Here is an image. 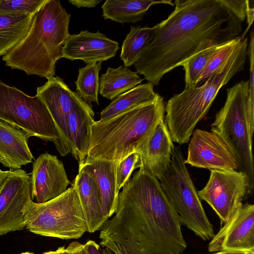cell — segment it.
<instances>
[{
  "mask_svg": "<svg viewBox=\"0 0 254 254\" xmlns=\"http://www.w3.org/2000/svg\"><path fill=\"white\" fill-rule=\"evenodd\" d=\"M115 213L99 235L100 245L114 254H183L187 247L159 181L140 169L123 186Z\"/></svg>",
  "mask_w": 254,
  "mask_h": 254,
  "instance_id": "obj_1",
  "label": "cell"
},
{
  "mask_svg": "<svg viewBox=\"0 0 254 254\" xmlns=\"http://www.w3.org/2000/svg\"><path fill=\"white\" fill-rule=\"evenodd\" d=\"M175 9L156 25L153 38L133 64L153 86L210 46L237 37L241 22L220 0H176Z\"/></svg>",
  "mask_w": 254,
  "mask_h": 254,
  "instance_id": "obj_2",
  "label": "cell"
},
{
  "mask_svg": "<svg viewBox=\"0 0 254 254\" xmlns=\"http://www.w3.org/2000/svg\"><path fill=\"white\" fill-rule=\"evenodd\" d=\"M70 17L59 0H47L26 36L3 56L5 65L28 75L47 79L54 76L56 64L63 58L64 44L70 35Z\"/></svg>",
  "mask_w": 254,
  "mask_h": 254,
  "instance_id": "obj_3",
  "label": "cell"
},
{
  "mask_svg": "<svg viewBox=\"0 0 254 254\" xmlns=\"http://www.w3.org/2000/svg\"><path fill=\"white\" fill-rule=\"evenodd\" d=\"M163 98L148 102L105 120L94 121L86 158L120 162L138 152L157 124L164 119Z\"/></svg>",
  "mask_w": 254,
  "mask_h": 254,
  "instance_id": "obj_4",
  "label": "cell"
},
{
  "mask_svg": "<svg viewBox=\"0 0 254 254\" xmlns=\"http://www.w3.org/2000/svg\"><path fill=\"white\" fill-rule=\"evenodd\" d=\"M248 38L242 39L226 63L202 85L185 88L167 102L164 121L173 141L188 143L196 125L207 114L220 89L243 70L248 55Z\"/></svg>",
  "mask_w": 254,
  "mask_h": 254,
  "instance_id": "obj_5",
  "label": "cell"
},
{
  "mask_svg": "<svg viewBox=\"0 0 254 254\" xmlns=\"http://www.w3.org/2000/svg\"><path fill=\"white\" fill-rule=\"evenodd\" d=\"M249 80H241L227 90L223 107L216 114L211 131L218 134L234 152L238 171L248 176L251 194L254 188L252 152L254 130V108L248 104Z\"/></svg>",
  "mask_w": 254,
  "mask_h": 254,
  "instance_id": "obj_6",
  "label": "cell"
},
{
  "mask_svg": "<svg viewBox=\"0 0 254 254\" xmlns=\"http://www.w3.org/2000/svg\"><path fill=\"white\" fill-rule=\"evenodd\" d=\"M24 216L26 228L39 235L76 239L87 232L82 207L72 186L59 196L44 203L31 199L25 206Z\"/></svg>",
  "mask_w": 254,
  "mask_h": 254,
  "instance_id": "obj_7",
  "label": "cell"
},
{
  "mask_svg": "<svg viewBox=\"0 0 254 254\" xmlns=\"http://www.w3.org/2000/svg\"><path fill=\"white\" fill-rule=\"evenodd\" d=\"M179 146H174L170 165L159 180L163 190L179 216L181 224L204 241L214 236Z\"/></svg>",
  "mask_w": 254,
  "mask_h": 254,
  "instance_id": "obj_8",
  "label": "cell"
},
{
  "mask_svg": "<svg viewBox=\"0 0 254 254\" xmlns=\"http://www.w3.org/2000/svg\"><path fill=\"white\" fill-rule=\"evenodd\" d=\"M0 120L30 137L53 142L61 155L60 137L47 108L36 96H30L0 81Z\"/></svg>",
  "mask_w": 254,
  "mask_h": 254,
  "instance_id": "obj_9",
  "label": "cell"
},
{
  "mask_svg": "<svg viewBox=\"0 0 254 254\" xmlns=\"http://www.w3.org/2000/svg\"><path fill=\"white\" fill-rule=\"evenodd\" d=\"M248 176L237 170H210L205 186L197 191L199 198L206 202L225 223L248 194Z\"/></svg>",
  "mask_w": 254,
  "mask_h": 254,
  "instance_id": "obj_10",
  "label": "cell"
},
{
  "mask_svg": "<svg viewBox=\"0 0 254 254\" xmlns=\"http://www.w3.org/2000/svg\"><path fill=\"white\" fill-rule=\"evenodd\" d=\"M186 164L210 170H238L236 156L217 133L196 129L190 140Z\"/></svg>",
  "mask_w": 254,
  "mask_h": 254,
  "instance_id": "obj_11",
  "label": "cell"
},
{
  "mask_svg": "<svg viewBox=\"0 0 254 254\" xmlns=\"http://www.w3.org/2000/svg\"><path fill=\"white\" fill-rule=\"evenodd\" d=\"M31 197V178L13 170L0 189V236L25 227L24 209Z\"/></svg>",
  "mask_w": 254,
  "mask_h": 254,
  "instance_id": "obj_12",
  "label": "cell"
},
{
  "mask_svg": "<svg viewBox=\"0 0 254 254\" xmlns=\"http://www.w3.org/2000/svg\"><path fill=\"white\" fill-rule=\"evenodd\" d=\"M209 252L254 250V205L240 203L208 244Z\"/></svg>",
  "mask_w": 254,
  "mask_h": 254,
  "instance_id": "obj_13",
  "label": "cell"
},
{
  "mask_svg": "<svg viewBox=\"0 0 254 254\" xmlns=\"http://www.w3.org/2000/svg\"><path fill=\"white\" fill-rule=\"evenodd\" d=\"M30 178L31 199L37 203L59 196L70 184L63 162L47 152L33 162Z\"/></svg>",
  "mask_w": 254,
  "mask_h": 254,
  "instance_id": "obj_14",
  "label": "cell"
},
{
  "mask_svg": "<svg viewBox=\"0 0 254 254\" xmlns=\"http://www.w3.org/2000/svg\"><path fill=\"white\" fill-rule=\"evenodd\" d=\"M36 95L44 104L52 118L60 137V155L65 156L70 153L66 134L67 118L72 106L80 97L58 76L48 79L43 85L38 87Z\"/></svg>",
  "mask_w": 254,
  "mask_h": 254,
  "instance_id": "obj_15",
  "label": "cell"
},
{
  "mask_svg": "<svg viewBox=\"0 0 254 254\" xmlns=\"http://www.w3.org/2000/svg\"><path fill=\"white\" fill-rule=\"evenodd\" d=\"M164 119L161 120L137 152L135 169H139L159 180L167 170L174 145Z\"/></svg>",
  "mask_w": 254,
  "mask_h": 254,
  "instance_id": "obj_16",
  "label": "cell"
},
{
  "mask_svg": "<svg viewBox=\"0 0 254 254\" xmlns=\"http://www.w3.org/2000/svg\"><path fill=\"white\" fill-rule=\"evenodd\" d=\"M119 49L118 42L99 31L92 33L84 30L69 35L63 47V58L82 60L87 64L102 63L115 57Z\"/></svg>",
  "mask_w": 254,
  "mask_h": 254,
  "instance_id": "obj_17",
  "label": "cell"
},
{
  "mask_svg": "<svg viewBox=\"0 0 254 254\" xmlns=\"http://www.w3.org/2000/svg\"><path fill=\"white\" fill-rule=\"evenodd\" d=\"M94 116L91 107L79 97L72 106L67 118L66 134L68 146L79 167L84 164L87 155Z\"/></svg>",
  "mask_w": 254,
  "mask_h": 254,
  "instance_id": "obj_18",
  "label": "cell"
},
{
  "mask_svg": "<svg viewBox=\"0 0 254 254\" xmlns=\"http://www.w3.org/2000/svg\"><path fill=\"white\" fill-rule=\"evenodd\" d=\"M119 162L86 158L84 164L94 177L99 197L102 221L104 223L116 210L119 190L116 182Z\"/></svg>",
  "mask_w": 254,
  "mask_h": 254,
  "instance_id": "obj_19",
  "label": "cell"
},
{
  "mask_svg": "<svg viewBox=\"0 0 254 254\" xmlns=\"http://www.w3.org/2000/svg\"><path fill=\"white\" fill-rule=\"evenodd\" d=\"M30 136L0 120V163L10 170L20 169L34 158L28 144Z\"/></svg>",
  "mask_w": 254,
  "mask_h": 254,
  "instance_id": "obj_20",
  "label": "cell"
},
{
  "mask_svg": "<svg viewBox=\"0 0 254 254\" xmlns=\"http://www.w3.org/2000/svg\"><path fill=\"white\" fill-rule=\"evenodd\" d=\"M78 195L87 225V232H95L104 225L99 194L93 175L83 164L71 185Z\"/></svg>",
  "mask_w": 254,
  "mask_h": 254,
  "instance_id": "obj_21",
  "label": "cell"
},
{
  "mask_svg": "<svg viewBox=\"0 0 254 254\" xmlns=\"http://www.w3.org/2000/svg\"><path fill=\"white\" fill-rule=\"evenodd\" d=\"M157 4L174 6L172 0H106L101 6L102 16L122 24H134L143 19L150 6Z\"/></svg>",
  "mask_w": 254,
  "mask_h": 254,
  "instance_id": "obj_22",
  "label": "cell"
},
{
  "mask_svg": "<svg viewBox=\"0 0 254 254\" xmlns=\"http://www.w3.org/2000/svg\"><path fill=\"white\" fill-rule=\"evenodd\" d=\"M35 14L0 13V57L6 55L24 38Z\"/></svg>",
  "mask_w": 254,
  "mask_h": 254,
  "instance_id": "obj_23",
  "label": "cell"
},
{
  "mask_svg": "<svg viewBox=\"0 0 254 254\" xmlns=\"http://www.w3.org/2000/svg\"><path fill=\"white\" fill-rule=\"evenodd\" d=\"M143 80L136 71L121 65L114 68L109 67L99 80V93L109 100H114L120 95L141 84Z\"/></svg>",
  "mask_w": 254,
  "mask_h": 254,
  "instance_id": "obj_24",
  "label": "cell"
},
{
  "mask_svg": "<svg viewBox=\"0 0 254 254\" xmlns=\"http://www.w3.org/2000/svg\"><path fill=\"white\" fill-rule=\"evenodd\" d=\"M156 93L150 82L140 84L115 98L100 113L101 121L120 114L154 98Z\"/></svg>",
  "mask_w": 254,
  "mask_h": 254,
  "instance_id": "obj_25",
  "label": "cell"
},
{
  "mask_svg": "<svg viewBox=\"0 0 254 254\" xmlns=\"http://www.w3.org/2000/svg\"><path fill=\"white\" fill-rule=\"evenodd\" d=\"M130 28L123 43L120 54V59L127 67L138 60L152 41L156 30V25L152 27L131 26Z\"/></svg>",
  "mask_w": 254,
  "mask_h": 254,
  "instance_id": "obj_26",
  "label": "cell"
},
{
  "mask_svg": "<svg viewBox=\"0 0 254 254\" xmlns=\"http://www.w3.org/2000/svg\"><path fill=\"white\" fill-rule=\"evenodd\" d=\"M101 63L88 64L85 67L79 68L77 78L74 82L76 93L88 104L93 102L99 105V73Z\"/></svg>",
  "mask_w": 254,
  "mask_h": 254,
  "instance_id": "obj_27",
  "label": "cell"
},
{
  "mask_svg": "<svg viewBox=\"0 0 254 254\" xmlns=\"http://www.w3.org/2000/svg\"><path fill=\"white\" fill-rule=\"evenodd\" d=\"M221 44L203 49L182 65L185 70V88L197 85L198 78Z\"/></svg>",
  "mask_w": 254,
  "mask_h": 254,
  "instance_id": "obj_28",
  "label": "cell"
},
{
  "mask_svg": "<svg viewBox=\"0 0 254 254\" xmlns=\"http://www.w3.org/2000/svg\"><path fill=\"white\" fill-rule=\"evenodd\" d=\"M242 40L241 36H238L220 44L198 78L197 85L216 73L220 69L233 54Z\"/></svg>",
  "mask_w": 254,
  "mask_h": 254,
  "instance_id": "obj_29",
  "label": "cell"
},
{
  "mask_svg": "<svg viewBox=\"0 0 254 254\" xmlns=\"http://www.w3.org/2000/svg\"><path fill=\"white\" fill-rule=\"evenodd\" d=\"M47 0H0V13L36 14Z\"/></svg>",
  "mask_w": 254,
  "mask_h": 254,
  "instance_id": "obj_30",
  "label": "cell"
},
{
  "mask_svg": "<svg viewBox=\"0 0 254 254\" xmlns=\"http://www.w3.org/2000/svg\"><path fill=\"white\" fill-rule=\"evenodd\" d=\"M139 154L134 152L118 163L116 170V182L118 190L130 178L138 161Z\"/></svg>",
  "mask_w": 254,
  "mask_h": 254,
  "instance_id": "obj_31",
  "label": "cell"
},
{
  "mask_svg": "<svg viewBox=\"0 0 254 254\" xmlns=\"http://www.w3.org/2000/svg\"><path fill=\"white\" fill-rule=\"evenodd\" d=\"M220 1L241 23L245 20L247 16V10L250 5V1L248 0H220Z\"/></svg>",
  "mask_w": 254,
  "mask_h": 254,
  "instance_id": "obj_32",
  "label": "cell"
},
{
  "mask_svg": "<svg viewBox=\"0 0 254 254\" xmlns=\"http://www.w3.org/2000/svg\"><path fill=\"white\" fill-rule=\"evenodd\" d=\"M84 245L87 254H114L107 248L100 250L99 246L92 240L87 241Z\"/></svg>",
  "mask_w": 254,
  "mask_h": 254,
  "instance_id": "obj_33",
  "label": "cell"
},
{
  "mask_svg": "<svg viewBox=\"0 0 254 254\" xmlns=\"http://www.w3.org/2000/svg\"><path fill=\"white\" fill-rule=\"evenodd\" d=\"M102 0H68V2L78 8H91L101 2Z\"/></svg>",
  "mask_w": 254,
  "mask_h": 254,
  "instance_id": "obj_34",
  "label": "cell"
},
{
  "mask_svg": "<svg viewBox=\"0 0 254 254\" xmlns=\"http://www.w3.org/2000/svg\"><path fill=\"white\" fill-rule=\"evenodd\" d=\"M66 249L70 254H87L85 245L78 242L70 243Z\"/></svg>",
  "mask_w": 254,
  "mask_h": 254,
  "instance_id": "obj_35",
  "label": "cell"
},
{
  "mask_svg": "<svg viewBox=\"0 0 254 254\" xmlns=\"http://www.w3.org/2000/svg\"><path fill=\"white\" fill-rule=\"evenodd\" d=\"M213 254H254V250L222 251L215 252Z\"/></svg>",
  "mask_w": 254,
  "mask_h": 254,
  "instance_id": "obj_36",
  "label": "cell"
},
{
  "mask_svg": "<svg viewBox=\"0 0 254 254\" xmlns=\"http://www.w3.org/2000/svg\"><path fill=\"white\" fill-rule=\"evenodd\" d=\"M13 170H9L3 171L0 169V189L5 179L13 172Z\"/></svg>",
  "mask_w": 254,
  "mask_h": 254,
  "instance_id": "obj_37",
  "label": "cell"
},
{
  "mask_svg": "<svg viewBox=\"0 0 254 254\" xmlns=\"http://www.w3.org/2000/svg\"><path fill=\"white\" fill-rule=\"evenodd\" d=\"M65 249L64 247H61L59 248L55 251H50L43 253V254H63Z\"/></svg>",
  "mask_w": 254,
  "mask_h": 254,
  "instance_id": "obj_38",
  "label": "cell"
},
{
  "mask_svg": "<svg viewBox=\"0 0 254 254\" xmlns=\"http://www.w3.org/2000/svg\"><path fill=\"white\" fill-rule=\"evenodd\" d=\"M63 254H70V253L66 248H65Z\"/></svg>",
  "mask_w": 254,
  "mask_h": 254,
  "instance_id": "obj_39",
  "label": "cell"
},
{
  "mask_svg": "<svg viewBox=\"0 0 254 254\" xmlns=\"http://www.w3.org/2000/svg\"><path fill=\"white\" fill-rule=\"evenodd\" d=\"M20 254H34L32 253H30V252H25V253H21Z\"/></svg>",
  "mask_w": 254,
  "mask_h": 254,
  "instance_id": "obj_40",
  "label": "cell"
}]
</instances>
